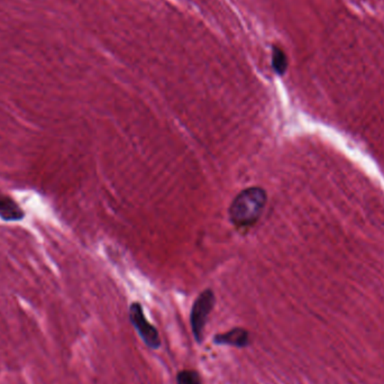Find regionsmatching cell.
<instances>
[{
	"mask_svg": "<svg viewBox=\"0 0 384 384\" xmlns=\"http://www.w3.org/2000/svg\"><path fill=\"white\" fill-rule=\"evenodd\" d=\"M267 202V191L260 187L243 190L236 195L228 209L230 223L237 228L253 226L262 217Z\"/></svg>",
	"mask_w": 384,
	"mask_h": 384,
	"instance_id": "obj_1",
	"label": "cell"
},
{
	"mask_svg": "<svg viewBox=\"0 0 384 384\" xmlns=\"http://www.w3.org/2000/svg\"><path fill=\"white\" fill-rule=\"evenodd\" d=\"M216 304V297L211 289H206L193 302L190 313V322H191L192 334L197 343H202L204 334H205L206 325L208 317L214 309Z\"/></svg>",
	"mask_w": 384,
	"mask_h": 384,
	"instance_id": "obj_2",
	"label": "cell"
},
{
	"mask_svg": "<svg viewBox=\"0 0 384 384\" xmlns=\"http://www.w3.org/2000/svg\"><path fill=\"white\" fill-rule=\"evenodd\" d=\"M130 320L146 346L151 350H158L161 347L162 341L158 329L147 322L140 302H134L130 306Z\"/></svg>",
	"mask_w": 384,
	"mask_h": 384,
	"instance_id": "obj_3",
	"label": "cell"
},
{
	"mask_svg": "<svg viewBox=\"0 0 384 384\" xmlns=\"http://www.w3.org/2000/svg\"><path fill=\"white\" fill-rule=\"evenodd\" d=\"M214 343L217 345H228L237 348H244L250 344V334L246 329L236 327L230 329V332L216 335L214 337Z\"/></svg>",
	"mask_w": 384,
	"mask_h": 384,
	"instance_id": "obj_4",
	"label": "cell"
},
{
	"mask_svg": "<svg viewBox=\"0 0 384 384\" xmlns=\"http://www.w3.org/2000/svg\"><path fill=\"white\" fill-rule=\"evenodd\" d=\"M25 213L16 204L13 199L7 195H0V218L7 221L22 220Z\"/></svg>",
	"mask_w": 384,
	"mask_h": 384,
	"instance_id": "obj_5",
	"label": "cell"
},
{
	"mask_svg": "<svg viewBox=\"0 0 384 384\" xmlns=\"http://www.w3.org/2000/svg\"><path fill=\"white\" fill-rule=\"evenodd\" d=\"M288 58L285 51L278 45L272 47V68L276 75H283L288 70Z\"/></svg>",
	"mask_w": 384,
	"mask_h": 384,
	"instance_id": "obj_6",
	"label": "cell"
},
{
	"mask_svg": "<svg viewBox=\"0 0 384 384\" xmlns=\"http://www.w3.org/2000/svg\"><path fill=\"white\" fill-rule=\"evenodd\" d=\"M178 384H204L198 372L193 370H183L178 373Z\"/></svg>",
	"mask_w": 384,
	"mask_h": 384,
	"instance_id": "obj_7",
	"label": "cell"
}]
</instances>
